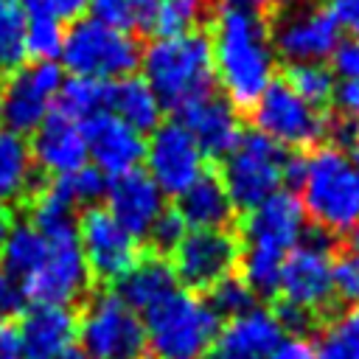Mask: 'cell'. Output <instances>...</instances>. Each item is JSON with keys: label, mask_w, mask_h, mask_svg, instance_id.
<instances>
[{"label": "cell", "mask_w": 359, "mask_h": 359, "mask_svg": "<svg viewBox=\"0 0 359 359\" xmlns=\"http://www.w3.org/2000/svg\"><path fill=\"white\" fill-rule=\"evenodd\" d=\"M216 84L236 109H250L275 76V48L266 20L244 6L227 3L213 20L210 36Z\"/></svg>", "instance_id": "6da1fadb"}, {"label": "cell", "mask_w": 359, "mask_h": 359, "mask_svg": "<svg viewBox=\"0 0 359 359\" xmlns=\"http://www.w3.org/2000/svg\"><path fill=\"white\" fill-rule=\"evenodd\" d=\"M140 65H143V79L154 90L163 109L174 115L188 104L213 95L216 70H213L210 36L202 31L154 39L140 53Z\"/></svg>", "instance_id": "7a4b0ae2"}, {"label": "cell", "mask_w": 359, "mask_h": 359, "mask_svg": "<svg viewBox=\"0 0 359 359\" xmlns=\"http://www.w3.org/2000/svg\"><path fill=\"white\" fill-rule=\"evenodd\" d=\"M303 213L320 233H348L359 222V177L351 157L334 146L300 154L297 185Z\"/></svg>", "instance_id": "3957f363"}, {"label": "cell", "mask_w": 359, "mask_h": 359, "mask_svg": "<svg viewBox=\"0 0 359 359\" xmlns=\"http://www.w3.org/2000/svg\"><path fill=\"white\" fill-rule=\"evenodd\" d=\"M219 328L222 320L202 294L177 289L143 314V359H205Z\"/></svg>", "instance_id": "277c9868"}, {"label": "cell", "mask_w": 359, "mask_h": 359, "mask_svg": "<svg viewBox=\"0 0 359 359\" xmlns=\"http://www.w3.org/2000/svg\"><path fill=\"white\" fill-rule=\"evenodd\" d=\"M289 154L261 132H244L238 146L222 160V182L236 210H252L280 191Z\"/></svg>", "instance_id": "5b68a950"}, {"label": "cell", "mask_w": 359, "mask_h": 359, "mask_svg": "<svg viewBox=\"0 0 359 359\" xmlns=\"http://www.w3.org/2000/svg\"><path fill=\"white\" fill-rule=\"evenodd\" d=\"M76 337L90 359H143V320L112 289H95L81 303Z\"/></svg>", "instance_id": "8992f818"}, {"label": "cell", "mask_w": 359, "mask_h": 359, "mask_svg": "<svg viewBox=\"0 0 359 359\" xmlns=\"http://www.w3.org/2000/svg\"><path fill=\"white\" fill-rule=\"evenodd\" d=\"M62 62L73 76L115 81L132 76V70L140 65V48L132 39V34L115 31L87 17L76 20L65 31Z\"/></svg>", "instance_id": "52a82bcc"}, {"label": "cell", "mask_w": 359, "mask_h": 359, "mask_svg": "<svg viewBox=\"0 0 359 359\" xmlns=\"http://www.w3.org/2000/svg\"><path fill=\"white\" fill-rule=\"evenodd\" d=\"M331 250L334 247L325 233L320 230L306 233L300 244L289 250V255L283 258L278 278L280 300L300 306L314 317L328 314L334 309V294H337V283H334L337 261Z\"/></svg>", "instance_id": "ba28073f"}, {"label": "cell", "mask_w": 359, "mask_h": 359, "mask_svg": "<svg viewBox=\"0 0 359 359\" xmlns=\"http://www.w3.org/2000/svg\"><path fill=\"white\" fill-rule=\"evenodd\" d=\"M76 238L98 289L118 283L143 255V244L132 238L104 205H90L76 219Z\"/></svg>", "instance_id": "9c48e42d"}, {"label": "cell", "mask_w": 359, "mask_h": 359, "mask_svg": "<svg viewBox=\"0 0 359 359\" xmlns=\"http://www.w3.org/2000/svg\"><path fill=\"white\" fill-rule=\"evenodd\" d=\"M25 303L31 306H65L76 309L90 297L93 278L81 255L79 238L65 236L48 241L45 261L20 283Z\"/></svg>", "instance_id": "30bf717a"}, {"label": "cell", "mask_w": 359, "mask_h": 359, "mask_svg": "<svg viewBox=\"0 0 359 359\" xmlns=\"http://www.w3.org/2000/svg\"><path fill=\"white\" fill-rule=\"evenodd\" d=\"M241 241L233 230H191L168 255L177 283L194 294L210 292L224 278L236 275Z\"/></svg>", "instance_id": "8fae6325"}, {"label": "cell", "mask_w": 359, "mask_h": 359, "mask_svg": "<svg viewBox=\"0 0 359 359\" xmlns=\"http://www.w3.org/2000/svg\"><path fill=\"white\" fill-rule=\"evenodd\" d=\"M250 109L255 132L266 135L278 146H311L325 137V118L286 81H272Z\"/></svg>", "instance_id": "7c38bea8"}, {"label": "cell", "mask_w": 359, "mask_h": 359, "mask_svg": "<svg viewBox=\"0 0 359 359\" xmlns=\"http://www.w3.org/2000/svg\"><path fill=\"white\" fill-rule=\"evenodd\" d=\"M339 22L334 20L331 8L320 6H300L280 11L275 25L269 28L275 56L286 59L289 65L323 62L331 59L334 48L339 45Z\"/></svg>", "instance_id": "4fadbf2b"}, {"label": "cell", "mask_w": 359, "mask_h": 359, "mask_svg": "<svg viewBox=\"0 0 359 359\" xmlns=\"http://www.w3.org/2000/svg\"><path fill=\"white\" fill-rule=\"evenodd\" d=\"M143 160L149 168L146 174L154 180L160 194L168 196L188 191L205 171V154L180 121H165L151 132L143 149Z\"/></svg>", "instance_id": "5bb4252c"}, {"label": "cell", "mask_w": 359, "mask_h": 359, "mask_svg": "<svg viewBox=\"0 0 359 359\" xmlns=\"http://www.w3.org/2000/svg\"><path fill=\"white\" fill-rule=\"evenodd\" d=\"M62 81V67L56 62H34L8 73L6 87L0 90L6 129L17 135L34 132L53 109Z\"/></svg>", "instance_id": "9a60e30c"}, {"label": "cell", "mask_w": 359, "mask_h": 359, "mask_svg": "<svg viewBox=\"0 0 359 359\" xmlns=\"http://www.w3.org/2000/svg\"><path fill=\"white\" fill-rule=\"evenodd\" d=\"M306 236V213L292 191H278L258 208H252L241 224V250H258L275 258H286L289 250Z\"/></svg>", "instance_id": "2e32d148"}, {"label": "cell", "mask_w": 359, "mask_h": 359, "mask_svg": "<svg viewBox=\"0 0 359 359\" xmlns=\"http://www.w3.org/2000/svg\"><path fill=\"white\" fill-rule=\"evenodd\" d=\"M34 168L42 171V177H67L87 165V143L81 123L50 109L48 118L34 129V140L28 143Z\"/></svg>", "instance_id": "e0dca14e"}, {"label": "cell", "mask_w": 359, "mask_h": 359, "mask_svg": "<svg viewBox=\"0 0 359 359\" xmlns=\"http://www.w3.org/2000/svg\"><path fill=\"white\" fill-rule=\"evenodd\" d=\"M84 143H87V157H93L95 168L107 174L109 180L135 171L137 163L143 160V135H137L132 126H126L121 118L112 112H98L81 123Z\"/></svg>", "instance_id": "ac0fdd59"}, {"label": "cell", "mask_w": 359, "mask_h": 359, "mask_svg": "<svg viewBox=\"0 0 359 359\" xmlns=\"http://www.w3.org/2000/svg\"><path fill=\"white\" fill-rule=\"evenodd\" d=\"M79 314L65 306H28L14 325L22 359H62L76 339Z\"/></svg>", "instance_id": "d6986e66"}, {"label": "cell", "mask_w": 359, "mask_h": 359, "mask_svg": "<svg viewBox=\"0 0 359 359\" xmlns=\"http://www.w3.org/2000/svg\"><path fill=\"white\" fill-rule=\"evenodd\" d=\"M174 121H180L188 129V135L196 140L199 151L208 160H224L244 135L236 107L216 93L188 104L185 109L177 112Z\"/></svg>", "instance_id": "ffe728a7"}, {"label": "cell", "mask_w": 359, "mask_h": 359, "mask_svg": "<svg viewBox=\"0 0 359 359\" xmlns=\"http://www.w3.org/2000/svg\"><path fill=\"white\" fill-rule=\"evenodd\" d=\"M107 210L115 216V222L143 244L146 233L151 230L154 219L160 216V210L165 208L163 205V194L160 188L154 185V180L135 168V171H126L115 180H109V188H107Z\"/></svg>", "instance_id": "44dd1931"}, {"label": "cell", "mask_w": 359, "mask_h": 359, "mask_svg": "<svg viewBox=\"0 0 359 359\" xmlns=\"http://www.w3.org/2000/svg\"><path fill=\"white\" fill-rule=\"evenodd\" d=\"M280 339L283 331L275 314L266 309H250L219 328L205 359H269Z\"/></svg>", "instance_id": "7402d4cb"}, {"label": "cell", "mask_w": 359, "mask_h": 359, "mask_svg": "<svg viewBox=\"0 0 359 359\" xmlns=\"http://www.w3.org/2000/svg\"><path fill=\"white\" fill-rule=\"evenodd\" d=\"M112 286H115L112 292L118 294V300L126 303L135 314H146L151 306H157L160 300H165L168 294L180 289L171 261L149 250H143L140 261Z\"/></svg>", "instance_id": "603a6c76"}, {"label": "cell", "mask_w": 359, "mask_h": 359, "mask_svg": "<svg viewBox=\"0 0 359 359\" xmlns=\"http://www.w3.org/2000/svg\"><path fill=\"white\" fill-rule=\"evenodd\" d=\"M180 216L194 230H230L236 219V208L227 196V188L219 171H202V177L177 196Z\"/></svg>", "instance_id": "cb8c5ba5"}, {"label": "cell", "mask_w": 359, "mask_h": 359, "mask_svg": "<svg viewBox=\"0 0 359 359\" xmlns=\"http://www.w3.org/2000/svg\"><path fill=\"white\" fill-rule=\"evenodd\" d=\"M107 112L121 118L137 135L154 132L163 123V104L157 101V95L146 84V79H137V76H123V79L109 81Z\"/></svg>", "instance_id": "d4e9b609"}, {"label": "cell", "mask_w": 359, "mask_h": 359, "mask_svg": "<svg viewBox=\"0 0 359 359\" xmlns=\"http://www.w3.org/2000/svg\"><path fill=\"white\" fill-rule=\"evenodd\" d=\"M39 185L36 168L31 160L28 140L11 129H0V208L28 202L34 188Z\"/></svg>", "instance_id": "484cf974"}, {"label": "cell", "mask_w": 359, "mask_h": 359, "mask_svg": "<svg viewBox=\"0 0 359 359\" xmlns=\"http://www.w3.org/2000/svg\"><path fill=\"white\" fill-rule=\"evenodd\" d=\"M48 255L45 236L28 222H14L0 244V272L22 283Z\"/></svg>", "instance_id": "4316f807"}, {"label": "cell", "mask_w": 359, "mask_h": 359, "mask_svg": "<svg viewBox=\"0 0 359 359\" xmlns=\"http://www.w3.org/2000/svg\"><path fill=\"white\" fill-rule=\"evenodd\" d=\"M107 104H109V81L73 76V79L62 81L59 95L53 101V109L79 121V123H84L87 118L104 112Z\"/></svg>", "instance_id": "83f0119b"}, {"label": "cell", "mask_w": 359, "mask_h": 359, "mask_svg": "<svg viewBox=\"0 0 359 359\" xmlns=\"http://www.w3.org/2000/svg\"><path fill=\"white\" fill-rule=\"evenodd\" d=\"M160 0H90L93 20L115 28V31H151Z\"/></svg>", "instance_id": "f1b7e54d"}, {"label": "cell", "mask_w": 359, "mask_h": 359, "mask_svg": "<svg viewBox=\"0 0 359 359\" xmlns=\"http://www.w3.org/2000/svg\"><path fill=\"white\" fill-rule=\"evenodd\" d=\"M28 11L17 0H0V73H14L25 62Z\"/></svg>", "instance_id": "f546056e"}, {"label": "cell", "mask_w": 359, "mask_h": 359, "mask_svg": "<svg viewBox=\"0 0 359 359\" xmlns=\"http://www.w3.org/2000/svg\"><path fill=\"white\" fill-rule=\"evenodd\" d=\"M317 353L320 359H359V306L323 325Z\"/></svg>", "instance_id": "4dcf8cb0"}, {"label": "cell", "mask_w": 359, "mask_h": 359, "mask_svg": "<svg viewBox=\"0 0 359 359\" xmlns=\"http://www.w3.org/2000/svg\"><path fill=\"white\" fill-rule=\"evenodd\" d=\"M306 104L320 107L328 104L337 87V76L331 73L328 65L323 62H306V65H289L286 79H283Z\"/></svg>", "instance_id": "1f68e13d"}, {"label": "cell", "mask_w": 359, "mask_h": 359, "mask_svg": "<svg viewBox=\"0 0 359 359\" xmlns=\"http://www.w3.org/2000/svg\"><path fill=\"white\" fill-rule=\"evenodd\" d=\"M62 45H65V25L48 14L28 11L25 53L34 56L36 62H53L62 56Z\"/></svg>", "instance_id": "d6a6232c"}, {"label": "cell", "mask_w": 359, "mask_h": 359, "mask_svg": "<svg viewBox=\"0 0 359 359\" xmlns=\"http://www.w3.org/2000/svg\"><path fill=\"white\" fill-rule=\"evenodd\" d=\"M202 14H205V0H160L151 31L157 34V39L182 36L196 28Z\"/></svg>", "instance_id": "836d02e7"}, {"label": "cell", "mask_w": 359, "mask_h": 359, "mask_svg": "<svg viewBox=\"0 0 359 359\" xmlns=\"http://www.w3.org/2000/svg\"><path fill=\"white\" fill-rule=\"evenodd\" d=\"M208 300V306L219 314V320H230V317H238L250 309H255V294L250 292V286L238 278V275H230L224 278L222 283H216L210 292L202 294Z\"/></svg>", "instance_id": "e575fe53"}, {"label": "cell", "mask_w": 359, "mask_h": 359, "mask_svg": "<svg viewBox=\"0 0 359 359\" xmlns=\"http://www.w3.org/2000/svg\"><path fill=\"white\" fill-rule=\"evenodd\" d=\"M188 233V224H185V219L180 216V210L174 208V205H168V208H163L160 210V216L154 219V224H151V230L146 233V238H143V250H149V252H157V255H171L174 250H177V244L182 241V236Z\"/></svg>", "instance_id": "d590c367"}, {"label": "cell", "mask_w": 359, "mask_h": 359, "mask_svg": "<svg viewBox=\"0 0 359 359\" xmlns=\"http://www.w3.org/2000/svg\"><path fill=\"white\" fill-rule=\"evenodd\" d=\"M67 194L73 196L76 205L81 208H90V205H98L104 196H107V188H109V177L101 174L95 165H81L79 171L62 177Z\"/></svg>", "instance_id": "8d00e7d4"}, {"label": "cell", "mask_w": 359, "mask_h": 359, "mask_svg": "<svg viewBox=\"0 0 359 359\" xmlns=\"http://www.w3.org/2000/svg\"><path fill=\"white\" fill-rule=\"evenodd\" d=\"M331 73L339 81H353L359 84V36L339 39V45L331 53Z\"/></svg>", "instance_id": "74e56055"}, {"label": "cell", "mask_w": 359, "mask_h": 359, "mask_svg": "<svg viewBox=\"0 0 359 359\" xmlns=\"http://www.w3.org/2000/svg\"><path fill=\"white\" fill-rule=\"evenodd\" d=\"M275 320H278V325H280V331L286 328L289 331V337H306L311 328H317V323H320V317H314L311 311H306V309H300V306H292V303H286V300H278V306H275Z\"/></svg>", "instance_id": "f35d334b"}, {"label": "cell", "mask_w": 359, "mask_h": 359, "mask_svg": "<svg viewBox=\"0 0 359 359\" xmlns=\"http://www.w3.org/2000/svg\"><path fill=\"white\" fill-rule=\"evenodd\" d=\"M334 283L339 297L359 306V255H345L334 266Z\"/></svg>", "instance_id": "ab89813d"}, {"label": "cell", "mask_w": 359, "mask_h": 359, "mask_svg": "<svg viewBox=\"0 0 359 359\" xmlns=\"http://www.w3.org/2000/svg\"><path fill=\"white\" fill-rule=\"evenodd\" d=\"M22 6L25 11H39V14H48L65 22V20H76L90 6V0H25Z\"/></svg>", "instance_id": "60d3db41"}, {"label": "cell", "mask_w": 359, "mask_h": 359, "mask_svg": "<svg viewBox=\"0 0 359 359\" xmlns=\"http://www.w3.org/2000/svg\"><path fill=\"white\" fill-rule=\"evenodd\" d=\"M22 306H25V297H22L20 283L0 272V325H6L14 314H20Z\"/></svg>", "instance_id": "b9f144b4"}, {"label": "cell", "mask_w": 359, "mask_h": 359, "mask_svg": "<svg viewBox=\"0 0 359 359\" xmlns=\"http://www.w3.org/2000/svg\"><path fill=\"white\" fill-rule=\"evenodd\" d=\"M331 101H334V107H337V115L351 118V121H359V84H353V81H339V84L334 87Z\"/></svg>", "instance_id": "7bdbcfd3"}, {"label": "cell", "mask_w": 359, "mask_h": 359, "mask_svg": "<svg viewBox=\"0 0 359 359\" xmlns=\"http://www.w3.org/2000/svg\"><path fill=\"white\" fill-rule=\"evenodd\" d=\"M269 359H320L317 353V345L306 337H289V339H280L278 348L272 351Z\"/></svg>", "instance_id": "ee69618b"}, {"label": "cell", "mask_w": 359, "mask_h": 359, "mask_svg": "<svg viewBox=\"0 0 359 359\" xmlns=\"http://www.w3.org/2000/svg\"><path fill=\"white\" fill-rule=\"evenodd\" d=\"M0 359H22L20 356V342L14 325H0Z\"/></svg>", "instance_id": "f6af8a7d"}, {"label": "cell", "mask_w": 359, "mask_h": 359, "mask_svg": "<svg viewBox=\"0 0 359 359\" xmlns=\"http://www.w3.org/2000/svg\"><path fill=\"white\" fill-rule=\"evenodd\" d=\"M227 3H233V6H244V8H252V11H258V8L283 6V3H289V0H227Z\"/></svg>", "instance_id": "bcb514c9"}, {"label": "cell", "mask_w": 359, "mask_h": 359, "mask_svg": "<svg viewBox=\"0 0 359 359\" xmlns=\"http://www.w3.org/2000/svg\"><path fill=\"white\" fill-rule=\"evenodd\" d=\"M345 244H348V255H359V222L345 233Z\"/></svg>", "instance_id": "7dc6e473"}, {"label": "cell", "mask_w": 359, "mask_h": 359, "mask_svg": "<svg viewBox=\"0 0 359 359\" xmlns=\"http://www.w3.org/2000/svg\"><path fill=\"white\" fill-rule=\"evenodd\" d=\"M11 224H14V213L8 208H0V244H3V238H6Z\"/></svg>", "instance_id": "c3c4849f"}, {"label": "cell", "mask_w": 359, "mask_h": 359, "mask_svg": "<svg viewBox=\"0 0 359 359\" xmlns=\"http://www.w3.org/2000/svg\"><path fill=\"white\" fill-rule=\"evenodd\" d=\"M62 359H90V356H87V353H84L81 348H70V351H67V353H65Z\"/></svg>", "instance_id": "681fc988"}, {"label": "cell", "mask_w": 359, "mask_h": 359, "mask_svg": "<svg viewBox=\"0 0 359 359\" xmlns=\"http://www.w3.org/2000/svg\"><path fill=\"white\" fill-rule=\"evenodd\" d=\"M351 163H353V168H356V177H359V146H353V149H351Z\"/></svg>", "instance_id": "f907efd6"}, {"label": "cell", "mask_w": 359, "mask_h": 359, "mask_svg": "<svg viewBox=\"0 0 359 359\" xmlns=\"http://www.w3.org/2000/svg\"><path fill=\"white\" fill-rule=\"evenodd\" d=\"M0 121H3V98H0Z\"/></svg>", "instance_id": "816d5d0a"}, {"label": "cell", "mask_w": 359, "mask_h": 359, "mask_svg": "<svg viewBox=\"0 0 359 359\" xmlns=\"http://www.w3.org/2000/svg\"><path fill=\"white\" fill-rule=\"evenodd\" d=\"M17 3H25V0H17Z\"/></svg>", "instance_id": "f5cc1de1"}]
</instances>
